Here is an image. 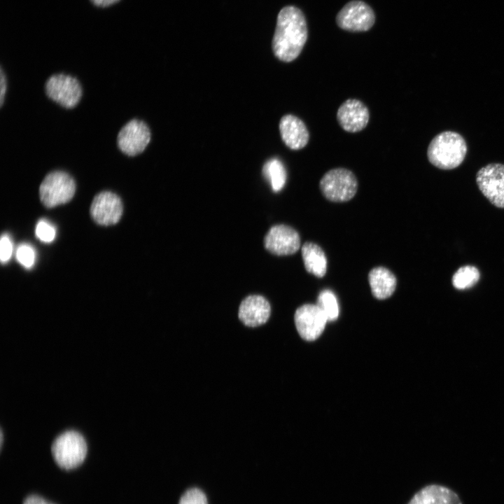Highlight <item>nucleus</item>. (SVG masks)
I'll use <instances>...</instances> for the list:
<instances>
[{
  "label": "nucleus",
  "instance_id": "a211bd4d",
  "mask_svg": "<svg viewBox=\"0 0 504 504\" xmlns=\"http://www.w3.org/2000/svg\"><path fill=\"white\" fill-rule=\"evenodd\" d=\"M301 253L307 272L316 277H323L327 270V258L321 247L307 241L302 245Z\"/></svg>",
  "mask_w": 504,
  "mask_h": 504
},
{
  "label": "nucleus",
  "instance_id": "4468645a",
  "mask_svg": "<svg viewBox=\"0 0 504 504\" xmlns=\"http://www.w3.org/2000/svg\"><path fill=\"white\" fill-rule=\"evenodd\" d=\"M271 307L266 298L261 295H249L241 302L238 310L239 321L246 327L256 328L267 322Z\"/></svg>",
  "mask_w": 504,
  "mask_h": 504
},
{
  "label": "nucleus",
  "instance_id": "20e7f679",
  "mask_svg": "<svg viewBox=\"0 0 504 504\" xmlns=\"http://www.w3.org/2000/svg\"><path fill=\"white\" fill-rule=\"evenodd\" d=\"M76 189L74 178L63 170L48 172L39 186V196L43 204L52 208L69 202Z\"/></svg>",
  "mask_w": 504,
  "mask_h": 504
},
{
  "label": "nucleus",
  "instance_id": "5701e85b",
  "mask_svg": "<svg viewBox=\"0 0 504 504\" xmlns=\"http://www.w3.org/2000/svg\"><path fill=\"white\" fill-rule=\"evenodd\" d=\"M36 235L43 242H51L55 237V227L47 220H41L36 226Z\"/></svg>",
  "mask_w": 504,
  "mask_h": 504
},
{
  "label": "nucleus",
  "instance_id": "f257e3e1",
  "mask_svg": "<svg viewBox=\"0 0 504 504\" xmlns=\"http://www.w3.org/2000/svg\"><path fill=\"white\" fill-rule=\"evenodd\" d=\"M307 39L306 20L302 11L292 6L283 8L278 14L272 40L274 55L290 62L300 54Z\"/></svg>",
  "mask_w": 504,
  "mask_h": 504
},
{
  "label": "nucleus",
  "instance_id": "412c9836",
  "mask_svg": "<svg viewBox=\"0 0 504 504\" xmlns=\"http://www.w3.org/2000/svg\"><path fill=\"white\" fill-rule=\"evenodd\" d=\"M316 304L324 314L328 321H333L338 318L337 300L332 290L328 289L322 290L318 295Z\"/></svg>",
  "mask_w": 504,
  "mask_h": 504
},
{
  "label": "nucleus",
  "instance_id": "0eeeda50",
  "mask_svg": "<svg viewBox=\"0 0 504 504\" xmlns=\"http://www.w3.org/2000/svg\"><path fill=\"white\" fill-rule=\"evenodd\" d=\"M151 139V132L147 124L137 118L125 122L116 136L118 150L127 157H134L142 153Z\"/></svg>",
  "mask_w": 504,
  "mask_h": 504
},
{
  "label": "nucleus",
  "instance_id": "9d476101",
  "mask_svg": "<svg viewBox=\"0 0 504 504\" xmlns=\"http://www.w3.org/2000/svg\"><path fill=\"white\" fill-rule=\"evenodd\" d=\"M328 320L317 306L304 304L294 314L295 328L300 336L306 341L316 340L323 332Z\"/></svg>",
  "mask_w": 504,
  "mask_h": 504
},
{
  "label": "nucleus",
  "instance_id": "dca6fc26",
  "mask_svg": "<svg viewBox=\"0 0 504 504\" xmlns=\"http://www.w3.org/2000/svg\"><path fill=\"white\" fill-rule=\"evenodd\" d=\"M408 504H462L451 489L438 484L424 486L416 492Z\"/></svg>",
  "mask_w": 504,
  "mask_h": 504
},
{
  "label": "nucleus",
  "instance_id": "423d86ee",
  "mask_svg": "<svg viewBox=\"0 0 504 504\" xmlns=\"http://www.w3.org/2000/svg\"><path fill=\"white\" fill-rule=\"evenodd\" d=\"M319 188L328 200L344 202L349 201L356 194L358 181L351 170L337 167L324 174L320 180Z\"/></svg>",
  "mask_w": 504,
  "mask_h": 504
},
{
  "label": "nucleus",
  "instance_id": "ddd939ff",
  "mask_svg": "<svg viewBox=\"0 0 504 504\" xmlns=\"http://www.w3.org/2000/svg\"><path fill=\"white\" fill-rule=\"evenodd\" d=\"M370 112L366 105L356 99H348L339 107L337 120L340 127L348 132H358L368 125Z\"/></svg>",
  "mask_w": 504,
  "mask_h": 504
},
{
  "label": "nucleus",
  "instance_id": "393cba45",
  "mask_svg": "<svg viewBox=\"0 0 504 504\" xmlns=\"http://www.w3.org/2000/svg\"><path fill=\"white\" fill-rule=\"evenodd\" d=\"M13 251L12 242L7 234H3L0 241V259L2 263L10 259Z\"/></svg>",
  "mask_w": 504,
  "mask_h": 504
},
{
  "label": "nucleus",
  "instance_id": "f3484780",
  "mask_svg": "<svg viewBox=\"0 0 504 504\" xmlns=\"http://www.w3.org/2000/svg\"><path fill=\"white\" fill-rule=\"evenodd\" d=\"M368 281L374 298L385 300L396 290L397 279L386 267L379 266L372 268L368 274Z\"/></svg>",
  "mask_w": 504,
  "mask_h": 504
},
{
  "label": "nucleus",
  "instance_id": "6ab92c4d",
  "mask_svg": "<svg viewBox=\"0 0 504 504\" xmlns=\"http://www.w3.org/2000/svg\"><path fill=\"white\" fill-rule=\"evenodd\" d=\"M262 173L274 192L280 191L286 181V171L278 158H271L263 166Z\"/></svg>",
  "mask_w": 504,
  "mask_h": 504
},
{
  "label": "nucleus",
  "instance_id": "2eb2a0df",
  "mask_svg": "<svg viewBox=\"0 0 504 504\" xmlns=\"http://www.w3.org/2000/svg\"><path fill=\"white\" fill-rule=\"evenodd\" d=\"M279 126L281 139L289 148L300 150L308 144V129L298 117L292 114L285 115L281 118Z\"/></svg>",
  "mask_w": 504,
  "mask_h": 504
},
{
  "label": "nucleus",
  "instance_id": "1a4fd4ad",
  "mask_svg": "<svg viewBox=\"0 0 504 504\" xmlns=\"http://www.w3.org/2000/svg\"><path fill=\"white\" fill-rule=\"evenodd\" d=\"M338 26L351 31L369 30L374 23L372 9L361 1H352L346 4L337 15Z\"/></svg>",
  "mask_w": 504,
  "mask_h": 504
},
{
  "label": "nucleus",
  "instance_id": "b1692460",
  "mask_svg": "<svg viewBox=\"0 0 504 504\" xmlns=\"http://www.w3.org/2000/svg\"><path fill=\"white\" fill-rule=\"evenodd\" d=\"M178 504H208V503L203 491L197 488H192L183 493Z\"/></svg>",
  "mask_w": 504,
  "mask_h": 504
},
{
  "label": "nucleus",
  "instance_id": "f03ea898",
  "mask_svg": "<svg viewBox=\"0 0 504 504\" xmlns=\"http://www.w3.org/2000/svg\"><path fill=\"white\" fill-rule=\"evenodd\" d=\"M465 139L458 132L444 131L430 141L427 157L431 164L443 170L453 169L464 160L467 153Z\"/></svg>",
  "mask_w": 504,
  "mask_h": 504
},
{
  "label": "nucleus",
  "instance_id": "6e6552de",
  "mask_svg": "<svg viewBox=\"0 0 504 504\" xmlns=\"http://www.w3.org/2000/svg\"><path fill=\"white\" fill-rule=\"evenodd\" d=\"M476 183L489 202L504 209V164L490 163L480 168L476 174Z\"/></svg>",
  "mask_w": 504,
  "mask_h": 504
},
{
  "label": "nucleus",
  "instance_id": "7ed1b4c3",
  "mask_svg": "<svg viewBox=\"0 0 504 504\" xmlns=\"http://www.w3.org/2000/svg\"><path fill=\"white\" fill-rule=\"evenodd\" d=\"M88 444L84 436L75 430H68L55 438L51 445L52 456L62 469L71 470L84 461Z\"/></svg>",
  "mask_w": 504,
  "mask_h": 504
},
{
  "label": "nucleus",
  "instance_id": "f8f14e48",
  "mask_svg": "<svg viewBox=\"0 0 504 504\" xmlns=\"http://www.w3.org/2000/svg\"><path fill=\"white\" fill-rule=\"evenodd\" d=\"M123 205L115 193L104 190L97 194L90 206V214L93 220L101 225L115 224L120 219Z\"/></svg>",
  "mask_w": 504,
  "mask_h": 504
},
{
  "label": "nucleus",
  "instance_id": "a878e982",
  "mask_svg": "<svg viewBox=\"0 0 504 504\" xmlns=\"http://www.w3.org/2000/svg\"><path fill=\"white\" fill-rule=\"evenodd\" d=\"M7 77L2 66L0 69V106L2 108L5 102L8 90Z\"/></svg>",
  "mask_w": 504,
  "mask_h": 504
},
{
  "label": "nucleus",
  "instance_id": "39448f33",
  "mask_svg": "<svg viewBox=\"0 0 504 504\" xmlns=\"http://www.w3.org/2000/svg\"><path fill=\"white\" fill-rule=\"evenodd\" d=\"M44 91L49 99L66 109L77 106L83 96L78 79L65 73L50 75L45 81Z\"/></svg>",
  "mask_w": 504,
  "mask_h": 504
},
{
  "label": "nucleus",
  "instance_id": "9b49d317",
  "mask_svg": "<svg viewBox=\"0 0 504 504\" xmlns=\"http://www.w3.org/2000/svg\"><path fill=\"white\" fill-rule=\"evenodd\" d=\"M265 248L276 255H289L300 247V237L292 227L279 224L272 226L264 239Z\"/></svg>",
  "mask_w": 504,
  "mask_h": 504
},
{
  "label": "nucleus",
  "instance_id": "4be33fe9",
  "mask_svg": "<svg viewBox=\"0 0 504 504\" xmlns=\"http://www.w3.org/2000/svg\"><path fill=\"white\" fill-rule=\"evenodd\" d=\"M16 258L24 267L30 268L35 261V251L29 244H20L16 250Z\"/></svg>",
  "mask_w": 504,
  "mask_h": 504
},
{
  "label": "nucleus",
  "instance_id": "aec40b11",
  "mask_svg": "<svg viewBox=\"0 0 504 504\" xmlns=\"http://www.w3.org/2000/svg\"><path fill=\"white\" fill-rule=\"evenodd\" d=\"M479 272L472 265L461 267L452 277L453 286L459 290L467 289L475 286L479 279Z\"/></svg>",
  "mask_w": 504,
  "mask_h": 504
},
{
  "label": "nucleus",
  "instance_id": "bb28decb",
  "mask_svg": "<svg viewBox=\"0 0 504 504\" xmlns=\"http://www.w3.org/2000/svg\"><path fill=\"white\" fill-rule=\"evenodd\" d=\"M23 504H52L43 498L36 496L31 495L28 496L24 500Z\"/></svg>",
  "mask_w": 504,
  "mask_h": 504
},
{
  "label": "nucleus",
  "instance_id": "cd10ccee",
  "mask_svg": "<svg viewBox=\"0 0 504 504\" xmlns=\"http://www.w3.org/2000/svg\"><path fill=\"white\" fill-rule=\"evenodd\" d=\"M91 2L98 7H107L117 3L119 0H90Z\"/></svg>",
  "mask_w": 504,
  "mask_h": 504
}]
</instances>
